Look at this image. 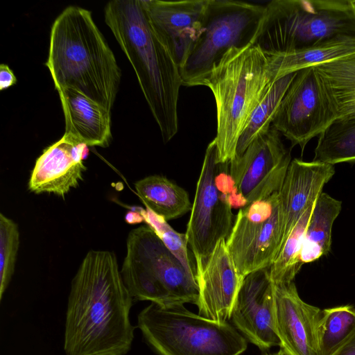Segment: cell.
Wrapping results in <instances>:
<instances>
[{"instance_id":"obj_23","label":"cell","mask_w":355,"mask_h":355,"mask_svg":"<svg viewBox=\"0 0 355 355\" xmlns=\"http://www.w3.org/2000/svg\"><path fill=\"white\" fill-rule=\"evenodd\" d=\"M135 188L146 207L166 221L191 210L187 192L164 176H147L137 181Z\"/></svg>"},{"instance_id":"obj_16","label":"cell","mask_w":355,"mask_h":355,"mask_svg":"<svg viewBox=\"0 0 355 355\" xmlns=\"http://www.w3.org/2000/svg\"><path fill=\"white\" fill-rule=\"evenodd\" d=\"M148 21L180 67L198 39L207 0H141Z\"/></svg>"},{"instance_id":"obj_9","label":"cell","mask_w":355,"mask_h":355,"mask_svg":"<svg viewBox=\"0 0 355 355\" xmlns=\"http://www.w3.org/2000/svg\"><path fill=\"white\" fill-rule=\"evenodd\" d=\"M218 155L214 138L205 151L185 233L197 273L205 268L218 241L228 238L235 220L232 209L241 200L230 175V162H218Z\"/></svg>"},{"instance_id":"obj_2","label":"cell","mask_w":355,"mask_h":355,"mask_svg":"<svg viewBox=\"0 0 355 355\" xmlns=\"http://www.w3.org/2000/svg\"><path fill=\"white\" fill-rule=\"evenodd\" d=\"M105 22L135 70L164 143L178 131V102L182 85L180 67L151 26L141 0H114Z\"/></svg>"},{"instance_id":"obj_30","label":"cell","mask_w":355,"mask_h":355,"mask_svg":"<svg viewBox=\"0 0 355 355\" xmlns=\"http://www.w3.org/2000/svg\"><path fill=\"white\" fill-rule=\"evenodd\" d=\"M17 82L12 69L6 64L0 65V90L6 89Z\"/></svg>"},{"instance_id":"obj_7","label":"cell","mask_w":355,"mask_h":355,"mask_svg":"<svg viewBox=\"0 0 355 355\" xmlns=\"http://www.w3.org/2000/svg\"><path fill=\"white\" fill-rule=\"evenodd\" d=\"M121 273L133 299L160 305L198 302L196 279L148 225L129 232Z\"/></svg>"},{"instance_id":"obj_24","label":"cell","mask_w":355,"mask_h":355,"mask_svg":"<svg viewBox=\"0 0 355 355\" xmlns=\"http://www.w3.org/2000/svg\"><path fill=\"white\" fill-rule=\"evenodd\" d=\"M313 161L332 165L355 162V114L336 119L319 135Z\"/></svg>"},{"instance_id":"obj_22","label":"cell","mask_w":355,"mask_h":355,"mask_svg":"<svg viewBox=\"0 0 355 355\" xmlns=\"http://www.w3.org/2000/svg\"><path fill=\"white\" fill-rule=\"evenodd\" d=\"M354 52L355 37H340L300 51L267 57L270 71L277 80L287 74Z\"/></svg>"},{"instance_id":"obj_12","label":"cell","mask_w":355,"mask_h":355,"mask_svg":"<svg viewBox=\"0 0 355 355\" xmlns=\"http://www.w3.org/2000/svg\"><path fill=\"white\" fill-rule=\"evenodd\" d=\"M336 119L313 67L297 71L274 116L272 125L302 151Z\"/></svg>"},{"instance_id":"obj_19","label":"cell","mask_w":355,"mask_h":355,"mask_svg":"<svg viewBox=\"0 0 355 355\" xmlns=\"http://www.w3.org/2000/svg\"><path fill=\"white\" fill-rule=\"evenodd\" d=\"M57 91L64 113L65 132L88 146L107 147L112 140L111 112L73 88Z\"/></svg>"},{"instance_id":"obj_15","label":"cell","mask_w":355,"mask_h":355,"mask_svg":"<svg viewBox=\"0 0 355 355\" xmlns=\"http://www.w3.org/2000/svg\"><path fill=\"white\" fill-rule=\"evenodd\" d=\"M321 312L302 300L294 282L275 284L276 332L280 347L291 355H320L318 327Z\"/></svg>"},{"instance_id":"obj_17","label":"cell","mask_w":355,"mask_h":355,"mask_svg":"<svg viewBox=\"0 0 355 355\" xmlns=\"http://www.w3.org/2000/svg\"><path fill=\"white\" fill-rule=\"evenodd\" d=\"M244 277L229 252L226 239L220 240L205 268L196 275L198 314L217 322H227L231 318Z\"/></svg>"},{"instance_id":"obj_26","label":"cell","mask_w":355,"mask_h":355,"mask_svg":"<svg viewBox=\"0 0 355 355\" xmlns=\"http://www.w3.org/2000/svg\"><path fill=\"white\" fill-rule=\"evenodd\" d=\"M355 331V307L340 305L322 310L318 327L320 355H331Z\"/></svg>"},{"instance_id":"obj_18","label":"cell","mask_w":355,"mask_h":355,"mask_svg":"<svg viewBox=\"0 0 355 355\" xmlns=\"http://www.w3.org/2000/svg\"><path fill=\"white\" fill-rule=\"evenodd\" d=\"M334 173V165L330 164L299 159L291 162L279 191L283 220L281 249L300 218L314 205Z\"/></svg>"},{"instance_id":"obj_11","label":"cell","mask_w":355,"mask_h":355,"mask_svg":"<svg viewBox=\"0 0 355 355\" xmlns=\"http://www.w3.org/2000/svg\"><path fill=\"white\" fill-rule=\"evenodd\" d=\"M291 162L281 134L271 125L230 162L229 171L236 191L247 205L279 192Z\"/></svg>"},{"instance_id":"obj_8","label":"cell","mask_w":355,"mask_h":355,"mask_svg":"<svg viewBox=\"0 0 355 355\" xmlns=\"http://www.w3.org/2000/svg\"><path fill=\"white\" fill-rule=\"evenodd\" d=\"M265 6L234 0H207L200 35L180 67L182 85H203L232 48L253 44Z\"/></svg>"},{"instance_id":"obj_14","label":"cell","mask_w":355,"mask_h":355,"mask_svg":"<svg viewBox=\"0 0 355 355\" xmlns=\"http://www.w3.org/2000/svg\"><path fill=\"white\" fill-rule=\"evenodd\" d=\"M87 147L71 134L64 132L36 159L28 184L29 191L36 194L53 193L64 199L83 180L87 169L83 159L88 153Z\"/></svg>"},{"instance_id":"obj_31","label":"cell","mask_w":355,"mask_h":355,"mask_svg":"<svg viewBox=\"0 0 355 355\" xmlns=\"http://www.w3.org/2000/svg\"><path fill=\"white\" fill-rule=\"evenodd\" d=\"M331 355H355V331L348 339Z\"/></svg>"},{"instance_id":"obj_13","label":"cell","mask_w":355,"mask_h":355,"mask_svg":"<svg viewBox=\"0 0 355 355\" xmlns=\"http://www.w3.org/2000/svg\"><path fill=\"white\" fill-rule=\"evenodd\" d=\"M231 318L236 328L261 350L280 347L275 329V284L269 268L243 278Z\"/></svg>"},{"instance_id":"obj_3","label":"cell","mask_w":355,"mask_h":355,"mask_svg":"<svg viewBox=\"0 0 355 355\" xmlns=\"http://www.w3.org/2000/svg\"><path fill=\"white\" fill-rule=\"evenodd\" d=\"M55 88H73L112 111L121 72L90 11L67 7L54 21L46 62Z\"/></svg>"},{"instance_id":"obj_20","label":"cell","mask_w":355,"mask_h":355,"mask_svg":"<svg viewBox=\"0 0 355 355\" xmlns=\"http://www.w3.org/2000/svg\"><path fill=\"white\" fill-rule=\"evenodd\" d=\"M336 119L355 114V52L313 66Z\"/></svg>"},{"instance_id":"obj_34","label":"cell","mask_w":355,"mask_h":355,"mask_svg":"<svg viewBox=\"0 0 355 355\" xmlns=\"http://www.w3.org/2000/svg\"><path fill=\"white\" fill-rule=\"evenodd\" d=\"M352 4L353 8L355 11V0H352Z\"/></svg>"},{"instance_id":"obj_27","label":"cell","mask_w":355,"mask_h":355,"mask_svg":"<svg viewBox=\"0 0 355 355\" xmlns=\"http://www.w3.org/2000/svg\"><path fill=\"white\" fill-rule=\"evenodd\" d=\"M313 205L300 218L269 268L270 278L275 285L294 282L303 265L300 261V253Z\"/></svg>"},{"instance_id":"obj_1","label":"cell","mask_w":355,"mask_h":355,"mask_svg":"<svg viewBox=\"0 0 355 355\" xmlns=\"http://www.w3.org/2000/svg\"><path fill=\"white\" fill-rule=\"evenodd\" d=\"M132 297L115 254L89 250L72 279L66 313V355H125L134 327Z\"/></svg>"},{"instance_id":"obj_32","label":"cell","mask_w":355,"mask_h":355,"mask_svg":"<svg viewBox=\"0 0 355 355\" xmlns=\"http://www.w3.org/2000/svg\"><path fill=\"white\" fill-rule=\"evenodd\" d=\"M125 220L129 224H137L144 221V218L140 213L139 207L136 210H132L127 213Z\"/></svg>"},{"instance_id":"obj_4","label":"cell","mask_w":355,"mask_h":355,"mask_svg":"<svg viewBox=\"0 0 355 355\" xmlns=\"http://www.w3.org/2000/svg\"><path fill=\"white\" fill-rule=\"evenodd\" d=\"M275 81L267 55L252 44L232 48L214 67L203 85L215 98L218 162L235 157L243 130Z\"/></svg>"},{"instance_id":"obj_5","label":"cell","mask_w":355,"mask_h":355,"mask_svg":"<svg viewBox=\"0 0 355 355\" xmlns=\"http://www.w3.org/2000/svg\"><path fill=\"white\" fill-rule=\"evenodd\" d=\"M340 37H355L352 0H273L265 6L252 45L269 56Z\"/></svg>"},{"instance_id":"obj_28","label":"cell","mask_w":355,"mask_h":355,"mask_svg":"<svg viewBox=\"0 0 355 355\" xmlns=\"http://www.w3.org/2000/svg\"><path fill=\"white\" fill-rule=\"evenodd\" d=\"M139 211L147 225L177 257L187 272L196 279V261L191 258L186 234L175 231L165 219L150 209L139 207Z\"/></svg>"},{"instance_id":"obj_29","label":"cell","mask_w":355,"mask_h":355,"mask_svg":"<svg viewBox=\"0 0 355 355\" xmlns=\"http://www.w3.org/2000/svg\"><path fill=\"white\" fill-rule=\"evenodd\" d=\"M19 246L18 225L0 214V300L13 275Z\"/></svg>"},{"instance_id":"obj_21","label":"cell","mask_w":355,"mask_h":355,"mask_svg":"<svg viewBox=\"0 0 355 355\" xmlns=\"http://www.w3.org/2000/svg\"><path fill=\"white\" fill-rule=\"evenodd\" d=\"M342 209V202L322 192L316 199L306 229L300 253L302 264L313 262L331 250L334 223Z\"/></svg>"},{"instance_id":"obj_25","label":"cell","mask_w":355,"mask_h":355,"mask_svg":"<svg viewBox=\"0 0 355 355\" xmlns=\"http://www.w3.org/2000/svg\"><path fill=\"white\" fill-rule=\"evenodd\" d=\"M296 73L287 74L274 82L243 130L237 142L235 157L244 153L260 132L272 125L277 107Z\"/></svg>"},{"instance_id":"obj_10","label":"cell","mask_w":355,"mask_h":355,"mask_svg":"<svg viewBox=\"0 0 355 355\" xmlns=\"http://www.w3.org/2000/svg\"><path fill=\"white\" fill-rule=\"evenodd\" d=\"M283 237L279 192L240 209L226 245L239 272L270 268L278 255Z\"/></svg>"},{"instance_id":"obj_6","label":"cell","mask_w":355,"mask_h":355,"mask_svg":"<svg viewBox=\"0 0 355 355\" xmlns=\"http://www.w3.org/2000/svg\"><path fill=\"white\" fill-rule=\"evenodd\" d=\"M138 327L159 355H240L245 338L227 322L195 314L184 304L151 302L138 315Z\"/></svg>"},{"instance_id":"obj_33","label":"cell","mask_w":355,"mask_h":355,"mask_svg":"<svg viewBox=\"0 0 355 355\" xmlns=\"http://www.w3.org/2000/svg\"><path fill=\"white\" fill-rule=\"evenodd\" d=\"M263 355H291L285 349L280 347V349L275 353H264Z\"/></svg>"}]
</instances>
